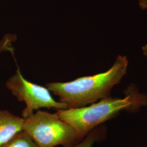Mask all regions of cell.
Wrapping results in <instances>:
<instances>
[{
  "mask_svg": "<svg viewBox=\"0 0 147 147\" xmlns=\"http://www.w3.org/2000/svg\"><path fill=\"white\" fill-rule=\"evenodd\" d=\"M128 63L126 56L119 55L112 66L105 72L69 82H49L45 86L68 109L84 107L110 97L112 89L125 75Z\"/></svg>",
  "mask_w": 147,
  "mask_h": 147,
  "instance_id": "1",
  "label": "cell"
},
{
  "mask_svg": "<svg viewBox=\"0 0 147 147\" xmlns=\"http://www.w3.org/2000/svg\"><path fill=\"white\" fill-rule=\"evenodd\" d=\"M147 105V96L131 86L123 98L110 96L84 107L57 110L56 113L72 126L83 140L92 130L121 111L135 112Z\"/></svg>",
  "mask_w": 147,
  "mask_h": 147,
  "instance_id": "2",
  "label": "cell"
},
{
  "mask_svg": "<svg viewBox=\"0 0 147 147\" xmlns=\"http://www.w3.org/2000/svg\"><path fill=\"white\" fill-rule=\"evenodd\" d=\"M24 119L23 130L31 137L38 147L59 145L71 147L82 140L73 127L56 113L38 110Z\"/></svg>",
  "mask_w": 147,
  "mask_h": 147,
  "instance_id": "3",
  "label": "cell"
},
{
  "mask_svg": "<svg viewBox=\"0 0 147 147\" xmlns=\"http://www.w3.org/2000/svg\"><path fill=\"white\" fill-rule=\"evenodd\" d=\"M5 86L19 101L25 103L26 107L22 112L24 119H27L34 114V111H38L42 108H53L56 110L68 109L67 105L54 99L47 87L25 79L19 68L16 74L7 80Z\"/></svg>",
  "mask_w": 147,
  "mask_h": 147,
  "instance_id": "4",
  "label": "cell"
},
{
  "mask_svg": "<svg viewBox=\"0 0 147 147\" xmlns=\"http://www.w3.org/2000/svg\"><path fill=\"white\" fill-rule=\"evenodd\" d=\"M24 121L8 111L0 110V147L23 131Z\"/></svg>",
  "mask_w": 147,
  "mask_h": 147,
  "instance_id": "5",
  "label": "cell"
},
{
  "mask_svg": "<svg viewBox=\"0 0 147 147\" xmlns=\"http://www.w3.org/2000/svg\"><path fill=\"white\" fill-rule=\"evenodd\" d=\"M105 126H99L88 133L78 144L71 147H92L95 142L101 140L105 136L106 130Z\"/></svg>",
  "mask_w": 147,
  "mask_h": 147,
  "instance_id": "6",
  "label": "cell"
},
{
  "mask_svg": "<svg viewBox=\"0 0 147 147\" xmlns=\"http://www.w3.org/2000/svg\"><path fill=\"white\" fill-rule=\"evenodd\" d=\"M0 147H38L31 137L24 130Z\"/></svg>",
  "mask_w": 147,
  "mask_h": 147,
  "instance_id": "7",
  "label": "cell"
},
{
  "mask_svg": "<svg viewBox=\"0 0 147 147\" xmlns=\"http://www.w3.org/2000/svg\"><path fill=\"white\" fill-rule=\"evenodd\" d=\"M140 7L143 9H147V0H139L138 2Z\"/></svg>",
  "mask_w": 147,
  "mask_h": 147,
  "instance_id": "8",
  "label": "cell"
},
{
  "mask_svg": "<svg viewBox=\"0 0 147 147\" xmlns=\"http://www.w3.org/2000/svg\"><path fill=\"white\" fill-rule=\"evenodd\" d=\"M142 52H143V55L147 58V43L142 47Z\"/></svg>",
  "mask_w": 147,
  "mask_h": 147,
  "instance_id": "9",
  "label": "cell"
}]
</instances>
